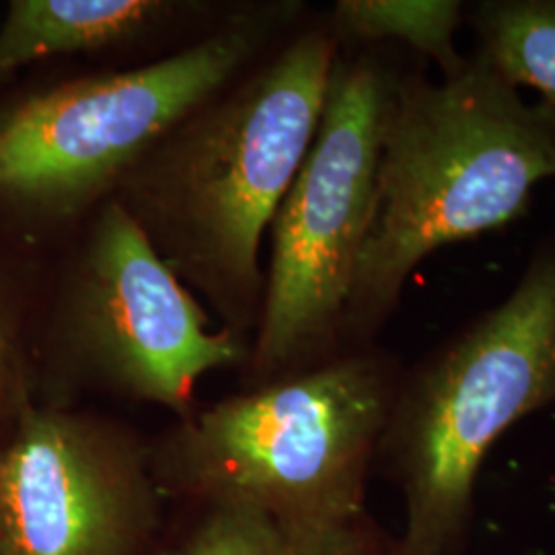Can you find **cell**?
Segmentation results:
<instances>
[{
    "label": "cell",
    "mask_w": 555,
    "mask_h": 555,
    "mask_svg": "<svg viewBox=\"0 0 555 555\" xmlns=\"http://www.w3.org/2000/svg\"><path fill=\"white\" fill-rule=\"evenodd\" d=\"M167 520L126 420L31 399L0 426V555H159Z\"/></svg>",
    "instance_id": "ba28073f"
},
{
    "label": "cell",
    "mask_w": 555,
    "mask_h": 555,
    "mask_svg": "<svg viewBox=\"0 0 555 555\" xmlns=\"http://www.w3.org/2000/svg\"><path fill=\"white\" fill-rule=\"evenodd\" d=\"M555 403V233L515 291L403 373L377 463L405 506L397 555H461L481 463L513 424Z\"/></svg>",
    "instance_id": "5b68a950"
},
{
    "label": "cell",
    "mask_w": 555,
    "mask_h": 555,
    "mask_svg": "<svg viewBox=\"0 0 555 555\" xmlns=\"http://www.w3.org/2000/svg\"><path fill=\"white\" fill-rule=\"evenodd\" d=\"M36 399L34 348L21 337L13 297L0 282V426Z\"/></svg>",
    "instance_id": "4fadbf2b"
},
{
    "label": "cell",
    "mask_w": 555,
    "mask_h": 555,
    "mask_svg": "<svg viewBox=\"0 0 555 555\" xmlns=\"http://www.w3.org/2000/svg\"><path fill=\"white\" fill-rule=\"evenodd\" d=\"M545 179H555V105L525 100L477 54L440 80L410 60L383 137L344 350L377 344L424 259L511 224Z\"/></svg>",
    "instance_id": "7a4b0ae2"
},
{
    "label": "cell",
    "mask_w": 555,
    "mask_h": 555,
    "mask_svg": "<svg viewBox=\"0 0 555 555\" xmlns=\"http://www.w3.org/2000/svg\"><path fill=\"white\" fill-rule=\"evenodd\" d=\"M412 59L396 46H339L318 134L268 231L263 302L241 387L346 352L341 323L373 215L383 137Z\"/></svg>",
    "instance_id": "52a82bcc"
},
{
    "label": "cell",
    "mask_w": 555,
    "mask_h": 555,
    "mask_svg": "<svg viewBox=\"0 0 555 555\" xmlns=\"http://www.w3.org/2000/svg\"><path fill=\"white\" fill-rule=\"evenodd\" d=\"M159 555H397L373 516L341 525H295L227 502L171 504Z\"/></svg>",
    "instance_id": "30bf717a"
},
{
    "label": "cell",
    "mask_w": 555,
    "mask_h": 555,
    "mask_svg": "<svg viewBox=\"0 0 555 555\" xmlns=\"http://www.w3.org/2000/svg\"><path fill=\"white\" fill-rule=\"evenodd\" d=\"M325 17L339 46H396L435 62L440 79L456 75L469 59L456 48V31L465 25L461 0H337Z\"/></svg>",
    "instance_id": "8fae6325"
},
{
    "label": "cell",
    "mask_w": 555,
    "mask_h": 555,
    "mask_svg": "<svg viewBox=\"0 0 555 555\" xmlns=\"http://www.w3.org/2000/svg\"><path fill=\"white\" fill-rule=\"evenodd\" d=\"M307 20L297 0L237 2L206 36L160 59L89 70L2 107L0 212L70 237L181 119Z\"/></svg>",
    "instance_id": "277c9868"
},
{
    "label": "cell",
    "mask_w": 555,
    "mask_h": 555,
    "mask_svg": "<svg viewBox=\"0 0 555 555\" xmlns=\"http://www.w3.org/2000/svg\"><path fill=\"white\" fill-rule=\"evenodd\" d=\"M237 2L11 0L0 25V80L48 59L165 56L215 29Z\"/></svg>",
    "instance_id": "9c48e42d"
},
{
    "label": "cell",
    "mask_w": 555,
    "mask_h": 555,
    "mask_svg": "<svg viewBox=\"0 0 555 555\" xmlns=\"http://www.w3.org/2000/svg\"><path fill=\"white\" fill-rule=\"evenodd\" d=\"M249 350L251 341L220 327L112 198L66 238L34 341L36 401L75 408L114 399L190 416L199 380L241 373Z\"/></svg>",
    "instance_id": "8992f818"
},
{
    "label": "cell",
    "mask_w": 555,
    "mask_h": 555,
    "mask_svg": "<svg viewBox=\"0 0 555 555\" xmlns=\"http://www.w3.org/2000/svg\"><path fill=\"white\" fill-rule=\"evenodd\" d=\"M403 373L369 346L198 405L151 438L167 504L227 502L295 525L366 515V479Z\"/></svg>",
    "instance_id": "3957f363"
},
{
    "label": "cell",
    "mask_w": 555,
    "mask_h": 555,
    "mask_svg": "<svg viewBox=\"0 0 555 555\" xmlns=\"http://www.w3.org/2000/svg\"><path fill=\"white\" fill-rule=\"evenodd\" d=\"M337 54L327 17L309 15L167 132L114 196L220 327L249 341L261 247L318 134Z\"/></svg>",
    "instance_id": "6da1fadb"
},
{
    "label": "cell",
    "mask_w": 555,
    "mask_h": 555,
    "mask_svg": "<svg viewBox=\"0 0 555 555\" xmlns=\"http://www.w3.org/2000/svg\"><path fill=\"white\" fill-rule=\"evenodd\" d=\"M479 59L518 89L555 105V0L465 2Z\"/></svg>",
    "instance_id": "7c38bea8"
}]
</instances>
